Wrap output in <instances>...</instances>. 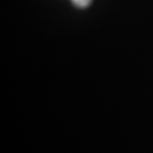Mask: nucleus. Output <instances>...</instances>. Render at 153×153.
Listing matches in <instances>:
<instances>
[{"label":"nucleus","instance_id":"nucleus-1","mask_svg":"<svg viewBox=\"0 0 153 153\" xmlns=\"http://www.w3.org/2000/svg\"><path fill=\"white\" fill-rule=\"evenodd\" d=\"M71 2L78 8H85L90 4L91 0H71Z\"/></svg>","mask_w":153,"mask_h":153}]
</instances>
